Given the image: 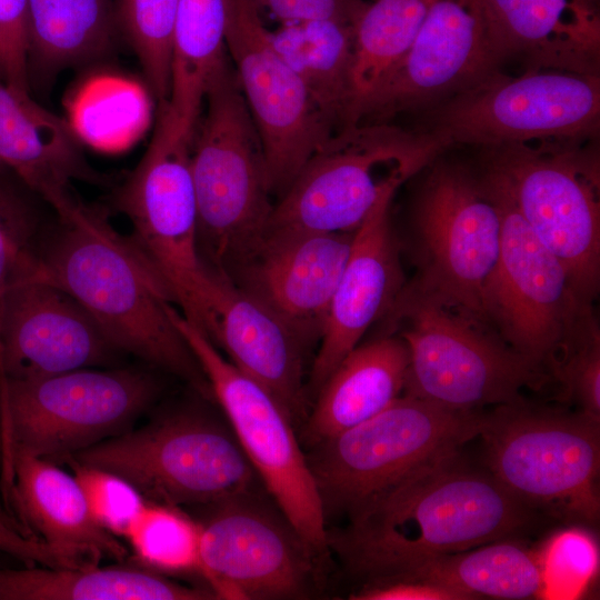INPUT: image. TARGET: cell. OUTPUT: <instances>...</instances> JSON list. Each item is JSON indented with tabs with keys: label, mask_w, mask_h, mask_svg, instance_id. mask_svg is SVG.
<instances>
[{
	"label": "cell",
	"mask_w": 600,
	"mask_h": 600,
	"mask_svg": "<svg viewBox=\"0 0 600 600\" xmlns=\"http://www.w3.org/2000/svg\"><path fill=\"white\" fill-rule=\"evenodd\" d=\"M454 449L421 463L327 529V549L364 584L399 579L431 558L524 539L553 522Z\"/></svg>",
	"instance_id": "obj_1"
},
{
	"label": "cell",
	"mask_w": 600,
	"mask_h": 600,
	"mask_svg": "<svg viewBox=\"0 0 600 600\" xmlns=\"http://www.w3.org/2000/svg\"><path fill=\"white\" fill-rule=\"evenodd\" d=\"M38 276L71 294L122 353L213 400L209 381L170 316L171 292L129 237L77 198L52 209Z\"/></svg>",
	"instance_id": "obj_2"
},
{
	"label": "cell",
	"mask_w": 600,
	"mask_h": 600,
	"mask_svg": "<svg viewBox=\"0 0 600 600\" xmlns=\"http://www.w3.org/2000/svg\"><path fill=\"white\" fill-rule=\"evenodd\" d=\"M203 104L191 150L197 244L203 266L231 281L262 242L274 202L261 139L229 57Z\"/></svg>",
	"instance_id": "obj_3"
},
{
	"label": "cell",
	"mask_w": 600,
	"mask_h": 600,
	"mask_svg": "<svg viewBox=\"0 0 600 600\" xmlns=\"http://www.w3.org/2000/svg\"><path fill=\"white\" fill-rule=\"evenodd\" d=\"M409 351L403 394L457 412L526 400L553 382L487 323L406 283L387 313Z\"/></svg>",
	"instance_id": "obj_4"
},
{
	"label": "cell",
	"mask_w": 600,
	"mask_h": 600,
	"mask_svg": "<svg viewBox=\"0 0 600 600\" xmlns=\"http://www.w3.org/2000/svg\"><path fill=\"white\" fill-rule=\"evenodd\" d=\"M484 468L553 522L599 520L600 420L527 400L481 412Z\"/></svg>",
	"instance_id": "obj_5"
},
{
	"label": "cell",
	"mask_w": 600,
	"mask_h": 600,
	"mask_svg": "<svg viewBox=\"0 0 600 600\" xmlns=\"http://www.w3.org/2000/svg\"><path fill=\"white\" fill-rule=\"evenodd\" d=\"M441 151L420 130L390 122L347 124L312 153L273 203L266 233H353L386 196Z\"/></svg>",
	"instance_id": "obj_6"
},
{
	"label": "cell",
	"mask_w": 600,
	"mask_h": 600,
	"mask_svg": "<svg viewBox=\"0 0 600 600\" xmlns=\"http://www.w3.org/2000/svg\"><path fill=\"white\" fill-rule=\"evenodd\" d=\"M161 392L142 368H82L42 378L0 373L2 457L12 450L52 460L120 433Z\"/></svg>",
	"instance_id": "obj_7"
},
{
	"label": "cell",
	"mask_w": 600,
	"mask_h": 600,
	"mask_svg": "<svg viewBox=\"0 0 600 600\" xmlns=\"http://www.w3.org/2000/svg\"><path fill=\"white\" fill-rule=\"evenodd\" d=\"M69 459L122 477L149 501L177 507L211 504L253 489L259 479L232 430L187 407Z\"/></svg>",
	"instance_id": "obj_8"
},
{
	"label": "cell",
	"mask_w": 600,
	"mask_h": 600,
	"mask_svg": "<svg viewBox=\"0 0 600 600\" xmlns=\"http://www.w3.org/2000/svg\"><path fill=\"white\" fill-rule=\"evenodd\" d=\"M192 139L160 101L149 147L117 191L116 208L129 220V238L162 278L174 304L199 326L216 276L198 251Z\"/></svg>",
	"instance_id": "obj_9"
},
{
	"label": "cell",
	"mask_w": 600,
	"mask_h": 600,
	"mask_svg": "<svg viewBox=\"0 0 600 600\" xmlns=\"http://www.w3.org/2000/svg\"><path fill=\"white\" fill-rule=\"evenodd\" d=\"M430 111L420 131L441 150L579 142L599 132L600 77L548 69L516 78L496 72Z\"/></svg>",
	"instance_id": "obj_10"
},
{
	"label": "cell",
	"mask_w": 600,
	"mask_h": 600,
	"mask_svg": "<svg viewBox=\"0 0 600 600\" xmlns=\"http://www.w3.org/2000/svg\"><path fill=\"white\" fill-rule=\"evenodd\" d=\"M492 152L489 170L559 260L577 297L592 304L600 286L598 157L578 142L508 146Z\"/></svg>",
	"instance_id": "obj_11"
},
{
	"label": "cell",
	"mask_w": 600,
	"mask_h": 600,
	"mask_svg": "<svg viewBox=\"0 0 600 600\" xmlns=\"http://www.w3.org/2000/svg\"><path fill=\"white\" fill-rule=\"evenodd\" d=\"M481 412H457L402 394L374 417L310 448L307 460L324 514L354 507L480 432Z\"/></svg>",
	"instance_id": "obj_12"
},
{
	"label": "cell",
	"mask_w": 600,
	"mask_h": 600,
	"mask_svg": "<svg viewBox=\"0 0 600 600\" xmlns=\"http://www.w3.org/2000/svg\"><path fill=\"white\" fill-rule=\"evenodd\" d=\"M170 316L203 370L213 400L266 491L318 556L327 553V518L296 426L262 386L238 370L180 310Z\"/></svg>",
	"instance_id": "obj_13"
},
{
	"label": "cell",
	"mask_w": 600,
	"mask_h": 600,
	"mask_svg": "<svg viewBox=\"0 0 600 600\" xmlns=\"http://www.w3.org/2000/svg\"><path fill=\"white\" fill-rule=\"evenodd\" d=\"M501 248V213L483 178L434 168L413 218L418 273L409 284L484 322L483 300Z\"/></svg>",
	"instance_id": "obj_14"
},
{
	"label": "cell",
	"mask_w": 600,
	"mask_h": 600,
	"mask_svg": "<svg viewBox=\"0 0 600 600\" xmlns=\"http://www.w3.org/2000/svg\"><path fill=\"white\" fill-rule=\"evenodd\" d=\"M254 489L204 506L199 573L217 599L308 597L318 583L320 556Z\"/></svg>",
	"instance_id": "obj_15"
},
{
	"label": "cell",
	"mask_w": 600,
	"mask_h": 600,
	"mask_svg": "<svg viewBox=\"0 0 600 600\" xmlns=\"http://www.w3.org/2000/svg\"><path fill=\"white\" fill-rule=\"evenodd\" d=\"M483 180L501 213L500 256L484 292L486 322L550 374L566 338L592 304L577 297L563 267L534 236L501 181L489 169Z\"/></svg>",
	"instance_id": "obj_16"
},
{
	"label": "cell",
	"mask_w": 600,
	"mask_h": 600,
	"mask_svg": "<svg viewBox=\"0 0 600 600\" xmlns=\"http://www.w3.org/2000/svg\"><path fill=\"white\" fill-rule=\"evenodd\" d=\"M226 49L261 139L277 199L337 130L276 50L252 0H229Z\"/></svg>",
	"instance_id": "obj_17"
},
{
	"label": "cell",
	"mask_w": 600,
	"mask_h": 600,
	"mask_svg": "<svg viewBox=\"0 0 600 600\" xmlns=\"http://www.w3.org/2000/svg\"><path fill=\"white\" fill-rule=\"evenodd\" d=\"M503 60L483 0H430L409 50L356 123L431 109L498 72Z\"/></svg>",
	"instance_id": "obj_18"
},
{
	"label": "cell",
	"mask_w": 600,
	"mask_h": 600,
	"mask_svg": "<svg viewBox=\"0 0 600 600\" xmlns=\"http://www.w3.org/2000/svg\"><path fill=\"white\" fill-rule=\"evenodd\" d=\"M120 352L71 294L39 277L0 298V373L42 378L113 363Z\"/></svg>",
	"instance_id": "obj_19"
},
{
	"label": "cell",
	"mask_w": 600,
	"mask_h": 600,
	"mask_svg": "<svg viewBox=\"0 0 600 600\" xmlns=\"http://www.w3.org/2000/svg\"><path fill=\"white\" fill-rule=\"evenodd\" d=\"M354 232H269L230 282L271 311L308 351L319 343Z\"/></svg>",
	"instance_id": "obj_20"
},
{
	"label": "cell",
	"mask_w": 600,
	"mask_h": 600,
	"mask_svg": "<svg viewBox=\"0 0 600 600\" xmlns=\"http://www.w3.org/2000/svg\"><path fill=\"white\" fill-rule=\"evenodd\" d=\"M386 196L354 232L349 258L331 301L326 328L312 361L309 391L314 397L339 362L368 329L384 318L403 287L400 243Z\"/></svg>",
	"instance_id": "obj_21"
},
{
	"label": "cell",
	"mask_w": 600,
	"mask_h": 600,
	"mask_svg": "<svg viewBox=\"0 0 600 600\" xmlns=\"http://www.w3.org/2000/svg\"><path fill=\"white\" fill-rule=\"evenodd\" d=\"M199 329L229 361L282 406L296 428L307 416V350L266 307L229 280L216 277Z\"/></svg>",
	"instance_id": "obj_22"
},
{
	"label": "cell",
	"mask_w": 600,
	"mask_h": 600,
	"mask_svg": "<svg viewBox=\"0 0 600 600\" xmlns=\"http://www.w3.org/2000/svg\"><path fill=\"white\" fill-rule=\"evenodd\" d=\"M3 458V477L23 527L73 567L121 560L127 550L93 519L74 476L52 461L21 450Z\"/></svg>",
	"instance_id": "obj_23"
},
{
	"label": "cell",
	"mask_w": 600,
	"mask_h": 600,
	"mask_svg": "<svg viewBox=\"0 0 600 600\" xmlns=\"http://www.w3.org/2000/svg\"><path fill=\"white\" fill-rule=\"evenodd\" d=\"M504 57L530 69L599 76L598 0H483Z\"/></svg>",
	"instance_id": "obj_24"
},
{
	"label": "cell",
	"mask_w": 600,
	"mask_h": 600,
	"mask_svg": "<svg viewBox=\"0 0 600 600\" xmlns=\"http://www.w3.org/2000/svg\"><path fill=\"white\" fill-rule=\"evenodd\" d=\"M0 163L52 209L74 198V181L100 176L87 162L69 121L37 103L29 92L0 80Z\"/></svg>",
	"instance_id": "obj_25"
},
{
	"label": "cell",
	"mask_w": 600,
	"mask_h": 600,
	"mask_svg": "<svg viewBox=\"0 0 600 600\" xmlns=\"http://www.w3.org/2000/svg\"><path fill=\"white\" fill-rule=\"evenodd\" d=\"M409 351L387 332L358 344L334 368L302 424L310 448L383 411L403 394Z\"/></svg>",
	"instance_id": "obj_26"
},
{
	"label": "cell",
	"mask_w": 600,
	"mask_h": 600,
	"mask_svg": "<svg viewBox=\"0 0 600 600\" xmlns=\"http://www.w3.org/2000/svg\"><path fill=\"white\" fill-rule=\"evenodd\" d=\"M209 588L181 584L164 574L129 567L0 568V600H208Z\"/></svg>",
	"instance_id": "obj_27"
},
{
	"label": "cell",
	"mask_w": 600,
	"mask_h": 600,
	"mask_svg": "<svg viewBox=\"0 0 600 600\" xmlns=\"http://www.w3.org/2000/svg\"><path fill=\"white\" fill-rule=\"evenodd\" d=\"M117 29L113 0H28L29 80L103 57Z\"/></svg>",
	"instance_id": "obj_28"
},
{
	"label": "cell",
	"mask_w": 600,
	"mask_h": 600,
	"mask_svg": "<svg viewBox=\"0 0 600 600\" xmlns=\"http://www.w3.org/2000/svg\"><path fill=\"white\" fill-rule=\"evenodd\" d=\"M353 26L337 20L283 23L271 31L276 50L300 77L337 130L352 106Z\"/></svg>",
	"instance_id": "obj_29"
},
{
	"label": "cell",
	"mask_w": 600,
	"mask_h": 600,
	"mask_svg": "<svg viewBox=\"0 0 600 600\" xmlns=\"http://www.w3.org/2000/svg\"><path fill=\"white\" fill-rule=\"evenodd\" d=\"M401 579L439 583L460 592L467 600H523L543 598L544 592L537 550L524 546L523 539L499 540L441 554L396 580Z\"/></svg>",
	"instance_id": "obj_30"
},
{
	"label": "cell",
	"mask_w": 600,
	"mask_h": 600,
	"mask_svg": "<svg viewBox=\"0 0 600 600\" xmlns=\"http://www.w3.org/2000/svg\"><path fill=\"white\" fill-rule=\"evenodd\" d=\"M229 0H178L166 104L176 122L193 133L207 88L228 59Z\"/></svg>",
	"instance_id": "obj_31"
},
{
	"label": "cell",
	"mask_w": 600,
	"mask_h": 600,
	"mask_svg": "<svg viewBox=\"0 0 600 600\" xmlns=\"http://www.w3.org/2000/svg\"><path fill=\"white\" fill-rule=\"evenodd\" d=\"M430 0H373L353 26L352 106L356 123L366 102L409 50Z\"/></svg>",
	"instance_id": "obj_32"
},
{
	"label": "cell",
	"mask_w": 600,
	"mask_h": 600,
	"mask_svg": "<svg viewBox=\"0 0 600 600\" xmlns=\"http://www.w3.org/2000/svg\"><path fill=\"white\" fill-rule=\"evenodd\" d=\"M69 123L80 141L103 152L131 147L150 122L148 92L117 74H97L83 82L68 103Z\"/></svg>",
	"instance_id": "obj_33"
},
{
	"label": "cell",
	"mask_w": 600,
	"mask_h": 600,
	"mask_svg": "<svg viewBox=\"0 0 600 600\" xmlns=\"http://www.w3.org/2000/svg\"><path fill=\"white\" fill-rule=\"evenodd\" d=\"M52 208L0 163V298L39 273V253Z\"/></svg>",
	"instance_id": "obj_34"
},
{
	"label": "cell",
	"mask_w": 600,
	"mask_h": 600,
	"mask_svg": "<svg viewBox=\"0 0 600 600\" xmlns=\"http://www.w3.org/2000/svg\"><path fill=\"white\" fill-rule=\"evenodd\" d=\"M124 539L143 568L161 574L198 572L200 526L180 507L147 500Z\"/></svg>",
	"instance_id": "obj_35"
},
{
	"label": "cell",
	"mask_w": 600,
	"mask_h": 600,
	"mask_svg": "<svg viewBox=\"0 0 600 600\" xmlns=\"http://www.w3.org/2000/svg\"><path fill=\"white\" fill-rule=\"evenodd\" d=\"M178 0H114L121 29L159 101L170 93L172 36Z\"/></svg>",
	"instance_id": "obj_36"
},
{
	"label": "cell",
	"mask_w": 600,
	"mask_h": 600,
	"mask_svg": "<svg viewBox=\"0 0 600 600\" xmlns=\"http://www.w3.org/2000/svg\"><path fill=\"white\" fill-rule=\"evenodd\" d=\"M550 374L566 400L600 420V330L592 307L582 312L566 338Z\"/></svg>",
	"instance_id": "obj_37"
},
{
	"label": "cell",
	"mask_w": 600,
	"mask_h": 600,
	"mask_svg": "<svg viewBox=\"0 0 600 600\" xmlns=\"http://www.w3.org/2000/svg\"><path fill=\"white\" fill-rule=\"evenodd\" d=\"M537 553L543 579V598L578 596L598 571L597 543L582 526L550 536Z\"/></svg>",
	"instance_id": "obj_38"
},
{
	"label": "cell",
	"mask_w": 600,
	"mask_h": 600,
	"mask_svg": "<svg viewBox=\"0 0 600 600\" xmlns=\"http://www.w3.org/2000/svg\"><path fill=\"white\" fill-rule=\"evenodd\" d=\"M73 476L96 522L110 534L123 538L147 499L122 477L71 460Z\"/></svg>",
	"instance_id": "obj_39"
},
{
	"label": "cell",
	"mask_w": 600,
	"mask_h": 600,
	"mask_svg": "<svg viewBox=\"0 0 600 600\" xmlns=\"http://www.w3.org/2000/svg\"><path fill=\"white\" fill-rule=\"evenodd\" d=\"M28 0H0V66L3 81L30 91Z\"/></svg>",
	"instance_id": "obj_40"
},
{
	"label": "cell",
	"mask_w": 600,
	"mask_h": 600,
	"mask_svg": "<svg viewBox=\"0 0 600 600\" xmlns=\"http://www.w3.org/2000/svg\"><path fill=\"white\" fill-rule=\"evenodd\" d=\"M259 12H269L281 24L337 20L354 23L368 3L366 0H252Z\"/></svg>",
	"instance_id": "obj_41"
},
{
	"label": "cell",
	"mask_w": 600,
	"mask_h": 600,
	"mask_svg": "<svg viewBox=\"0 0 600 600\" xmlns=\"http://www.w3.org/2000/svg\"><path fill=\"white\" fill-rule=\"evenodd\" d=\"M356 600H467L460 592L423 580H392L364 584L351 594Z\"/></svg>",
	"instance_id": "obj_42"
},
{
	"label": "cell",
	"mask_w": 600,
	"mask_h": 600,
	"mask_svg": "<svg viewBox=\"0 0 600 600\" xmlns=\"http://www.w3.org/2000/svg\"><path fill=\"white\" fill-rule=\"evenodd\" d=\"M0 551L8 553L26 566L60 567L61 557L43 543L30 536L22 527L0 518Z\"/></svg>",
	"instance_id": "obj_43"
},
{
	"label": "cell",
	"mask_w": 600,
	"mask_h": 600,
	"mask_svg": "<svg viewBox=\"0 0 600 600\" xmlns=\"http://www.w3.org/2000/svg\"><path fill=\"white\" fill-rule=\"evenodd\" d=\"M0 489H1V487H0ZM0 518L20 526V523L14 519L12 513L9 511L8 506H6L3 503L2 499H1V496H0Z\"/></svg>",
	"instance_id": "obj_44"
},
{
	"label": "cell",
	"mask_w": 600,
	"mask_h": 600,
	"mask_svg": "<svg viewBox=\"0 0 600 600\" xmlns=\"http://www.w3.org/2000/svg\"><path fill=\"white\" fill-rule=\"evenodd\" d=\"M0 80H3V74H2L1 66H0Z\"/></svg>",
	"instance_id": "obj_45"
}]
</instances>
